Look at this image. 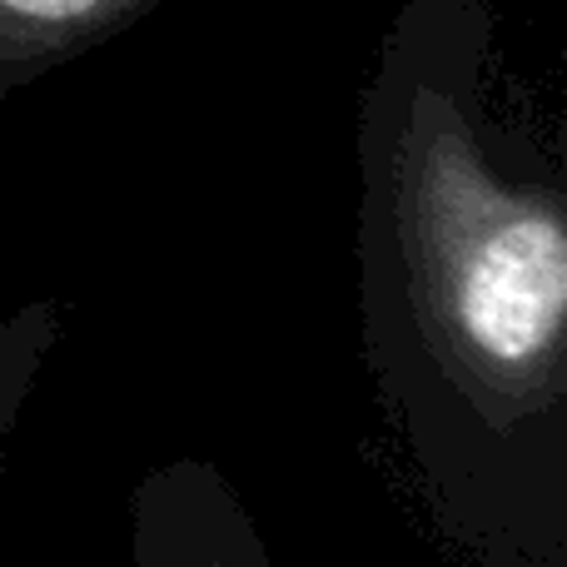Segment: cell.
Listing matches in <instances>:
<instances>
[{"label": "cell", "instance_id": "6da1fadb", "mask_svg": "<svg viewBox=\"0 0 567 567\" xmlns=\"http://www.w3.org/2000/svg\"><path fill=\"white\" fill-rule=\"evenodd\" d=\"M363 369L429 528L567 567V185L493 0H399L359 95Z\"/></svg>", "mask_w": 567, "mask_h": 567}, {"label": "cell", "instance_id": "7a4b0ae2", "mask_svg": "<svg viewBox=\"0 0 567 567\" xmlns=\"http://www.w3.org/2000/svg\"><path fill=\"white\" fill-rule=\"evenodd\" d=\"M125 567H275L245 493L209 458H165L135 483Z\"/></svg>", "mask_w": 567, "mask_h": 567}, {"label": "cell", "instance_id": "3957f363", "mask_svg": "<svg viewBox=\"0 0 567 567\" xmlns=\"http://www.w3.org/2000/svg\"><path fill=\"white\" fill-rule=\"evenodd\" d=\"M165 0H0V95L125 35Z\"/></svg>", "mask_w": 567, "mask_h": 567}, {"label": "cell", "instance_id": "277c9868", "mask_svg": "<svg viewBox=\"0 0 567 567\" xmlns=\"http://www.w3.org/2000/svg\"><path fill=\"white\" fill-rule=\"evenodd\" d=\"M60 329H65L60 299H25L0 319V468H6L10 433H16L20 413H25L30 393H35L40 373L60 343Z\"/></svg>", "mask_w": 567, "mask_h": 567}]
</instances>
